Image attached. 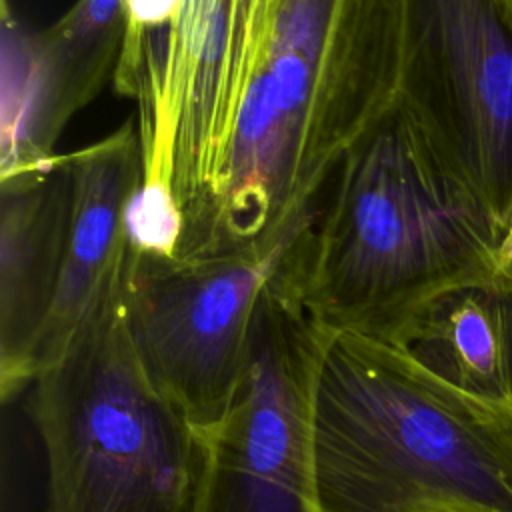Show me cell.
Instances as JSON below:
<instances>
[{
	"instance_id": "cell-1",
	"label": "cell",
	"mask_w": 512,
	"mask_h": 512,
	"mask_svg": "<svg viewBox=\"0 0 512 512\" xmlns=\"http://www.w3.org/2000/svg\"><path fill=\"white\" fill-rule=\"evenodd\" d=\"M498 244L488 206L398 102L338 162L280 276L320 328L392 344L438 298L496 284Z\"/></svg>"
},
{
	"instance_id": "cell-2",
	"label": "cell",
	"mask_w": 512,
	"mask_h": 512,
	"mask_svg": "<svg viewBox=\"0 0 512 512\" xmlns=\"http://www.w3.org/2000/svg\"><path fill=\"white\" fill-rule=\"evenodd\" d=\"M320 512H512V404L330 332L314 388Z\"/></svg>"
},
{
	"instance_id": "cell-3",
	"label": "cell",
	"mask_w": 512,
	"mask_h": 512,
	"mask_svg": "<svg viewBox=\"0 0 512 512\" xmlns=\"http://www.w3.org/2000/svg\"><path fill=\"white\" fill-rule=\"evenodd\" d=\"M122 286L34 378L48 512H196L206 436L142 372Z\"/></svg>"
},
{
	"instance_id": "cell-4",
	"label": "cell",
	"mask_w": 512,
	"mask_h": 512,
	"mask_svg": "<svg viewBox=\"0 0 512 512\" xmlns=\"http://www.w3.org/2000/svg\"><path fill=\"white\" fill-rule=\"evenodd\" d=\"M306 228L274 244L200 256L130 248L122 286L130 344L150 384L204 436L236 394L258 300Z\"/></svg>"
},
{
	"instance_id": "cell-5",
	"label": "cell",
	"mask_w": 512,
	"mask_h": 512,
	"mask_svg": "<svg viewBox=\"0 0 512 512\" xmlns=\"http://www.w3.org/2000/svg\"><path fill=\"white\" fill-rule=\"evenodd\" d=\"M328 336L278 270L258 300L236 394L206 436L196 512H320L314 388Z\"/></svg>"
},
{
	"instance_id": "cell-6",
	"label": "cell",
	"mask_w": 512,
	"mask_h": 512,
	"mask_svg": "<svg viewBox=\"0 0 512 512\" xmlns=\"http://www.w3.org/2000/svg\"><path fill=\"white\" fill-rule=\"evenodd\" d=\"M400 102L502 236L512 218V30L498 0H402Z\"/></svg>"
},
{
	"instance_id": "cell-7",
	"label": "cell",
	"mask_w": 512,
	"mask_h": 512,
	"mask_svg": "<svg viewBox=\"0 0 512 512\" xmlns=\"http://www.w3.org/2000/svg\"><path fill=\"white\" fill-rule=\"evenodd\" d=\"M66 160L72 174L68 240L54 302L32 352V382L64 356L78 330L124 284L130 260L126 212L142 184L136 114Z\"/></svg>"
},
{
	"instance_id": "cell-8",
	"label": "cell",
	"mask_w": 512,
	"mask_h": 512,
	"mask_svg": "<svg viewBox=\"0 0 512 512\" xmlns=\"http://www.w3.org/2000/svg\"><path fill=\"white\" fill-rule=\"evenodd\" d=\"M72 210L66 154L0 180V390L32 382L30 360L58 288Z\"/></svg>"
},
{
	"instance_id": "cell-9",
	"label": "cell",
	"mask_w": 512,
	"mask_h": 512,
	"mask_svg": "<svg viewBox=\"0 0 512 512\" xmlns=\"http://www.w3.org/2000/svg\"><path fill=\"white\" fill-rule=\"evenodd\" d=\"M392 346L464 392L512 404V290L482 284L450 292Z\"/></svg>"
},
{
	"instance_id": "cell-10",
	"label": "cell",
	"mask_w": 512,
	"mask_h": 512,
	"mask_svg": "<svg viewBox=\"0 0 512 512\" xmlns=\"http://www.w3.org/2000/svg\"><path fill=\"white\" fill-rule=\"evenodd\" d=\"M0 180L54 158L68 124L42 30L24 24L0 0Z\"/></svg>"
},
{
	"instance_id": "cell-11",
	"label": "cell",
	"mask_w": 512,
	"mask_h": 512,
	"mask_svg": "<svg viewBox=\"0 0 512 512\" xmlns=\"http://www.w3.org/2000/svg\"><path fill=\"white\" fill-rule=\"evenodd\" d=\"M42 34L62 108L72 118L114 80L126 38L124 0H76Z\"/></svg>"
},
{
	"instance_id": "cell-12",
	"label": "cell",
	"mask_w": 512,
	"mask_h": 512,
	"mask_svg": "<svg viewBox=\"0 0 512 512\" xmlns=\"http://www.w3.org/2000/svg\"><path fill=\"white\" fill-rule=\"evenodd\" d=\"M496 284L512 290V218L500 236L496 250Z\"/></svg>"
},
{
	"instance_id": "cell-13",
	"label": "cell",
	"mask_w": 512,
	"mask_h": 512,
	"mask_svg": "<svg viewBox=\"0 0 512 512\" xmlns=\"http://www.w3.org/2000/svg\"><path fill=\"white\" fill-rule=\"evenodd\" d=\"M498 2H500L502 12H504V18H506V22H508V26L512 30V0H498Z\"/></svg>"
},
{
	"instance_id": "cell-14",
	"label": "cell",
	"mask_w": 512,
	"mask_h": 512,
	"mask_svg": "<svg viewBox=\"0 0 512 512\" xmlns=\"http://www.w3.org/2000/svg\"><path fill=\"white\" fill-rule=\"evenodd\" d=\"M260 2H262V0H260ZM260 2H258V4H260ZM258 4H256V6H258ZM252 8H254V6H252ZM252 8H248V10H244V14H246V12H250V10H252Z\"/></svg>"
}]
</instances>
